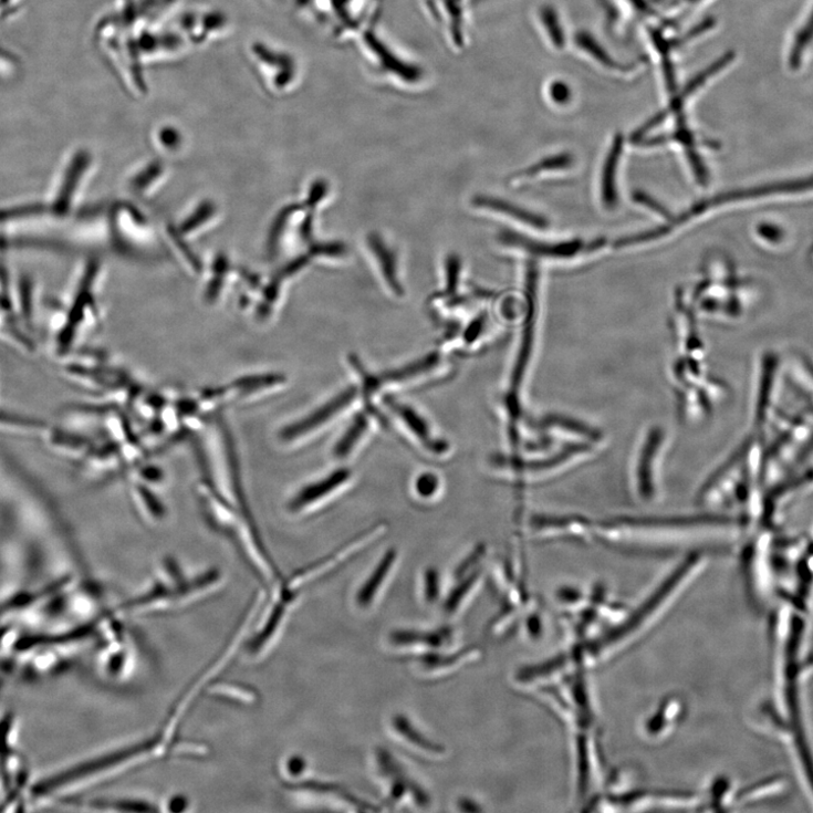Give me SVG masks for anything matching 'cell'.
Listing matches in <instances>:
<instances>
[{
	"instance_id": "6da1fadb",
	"label": "cell",
	"mask_w": 813,
	"mask_h": 813,
	"mask_svg": "<svg viewBox=\"0 0 813 813\" xmlns=\"http://www.w3.org/2000/svg\"><path fill=\"white\" fill-rule=\"evenodd\" d=\"M199 468L197 497L209 527L225 536L261 581L277 579L263 539L247 500L241 468L225 421L215 423L208 438L195 439Z\"/></svg>"
},
{
	"instance_id": "7a4b0ae2",
	"label": "cell",
	"mask_w": 813,
	"mask_h": 813,
	"mask_svg": "<svg viewBox=\"0 0 813 813\" xmlns=\"http://www.w3.org/2000/svg\"><path fill=\"white\" fill-rule=\"evenodd\" d=\"M357 396L358 393L355 388L341 393L327 404L284 427L280 432L281 441L285 445H296L313 436L314 431H317L346 410L356 400Z\"/></svg>"
},
{
	"instance_id": "3957f363",
	"label": "cell",
	"mask_w": 813,
	"mask_h": 813,
	"mask_svg": "<svg viewBox=\"0 0 813 813\" xmlns=\"http://www.w3.org/2000/svg\"><path fill=\"white\" fill-rule=\"evenodd\" d=\"M351 477L352 472L348 469H340L321 480L306 484L290 501L289 510L292 513H301L313 508L338 491L350 481Z\"/></svg>"
},
{
	"instance_id": "277c9868",
	"label": "cell",
	"mask_w": 813,
	"mask_h": 813,
	"mask_svg": "<svg viewBox=\"0 0 813 813\" xmlns=\"http://www.w3.org/2000/svg\"><path fill=\"white\" fill-rule=\"evenodd\" d=\"M389 407L400 418L405 426L413 432L426 448L436 454L446 451V445L431 438V432L426 420L411 407L395 400L388 402Z\"/></svg>"
},
{
	"instance_id": "5b68a950",
	"label": "cell",
	"mask_w": 813,
	"mask_h": 813,
	"mask_svg": "<svg viewBox=\"0 0 813 813\" xmlns=\"http://www.w3.org/2000/svg\"><path fill=\"white\" fill-rule=\"evenodd\" d=\"M368 429V420L365 415H358L338 440L334 454L340 458L347 457L358 445Z\"/></svg>"
},
{
	"instance_id": "8992f818",
	"label": "cell",
	"mask_w": 813,
	"mask_h": 813,
	"mask_svg": "<svg viewBox=\"0 0 813 813\" xmlns=\"http://www.w3.org/2000/svg\"><path fill=\"white\" fill-rule=\"evenodd\" d=\"M813 42V9L807 15L805 23L798 31L790 51V66L793 70L800 67L804 53Z\"/></svg>"
},
{
	"instance_id": "52a82bcc",
	"label": "cell",
	"mask_w": 813,
	"mask_h": 813,
	"mask_svg": "<svg viewBox=\"0 0 813 813\" xmlns=\"http://www.w3.org/2000/svg\"><path fill=\"white\" fill-rule=\"evenodd\" d=\"M394 562H395V553L390 552L386 555L383 562L378 564V566L375 569L372 576L365 583L363 590L359 593L361 603L363 604L368 603L373 598V594L376 592L377 587L382 585L383 582L385 581V577L390 571Z\"/></svg>"
},
{
	"instance_id": "ba28073f",
	"label": "cell",
	"mask_w": 813,
	"mask_h": 813,
	"mask_svg": "<svg viewBox=\"0 0 813 813\" xmlns=\"http://www.w3.org/2000/svg\"><path fill=\"white\" fill-rule=\"evenodd\" d=\"M621 148L622 144L619 140H617L613 149L611 152L606 171H605V178H604V197L605 201L608 205H613L616 200L615 190H614V176L616 175V167L618 165V157L621 155Z\"/></svg>"
},
{
	"instance_id": "9c48e42d",
	"label": "cell",
	"mask_w": 813,
	"mask_h": 813,
	"mask_svg": "<svg viewBox=\"0 0 813 813\" xmlns=\"http://www.w3.org/2000/svg\"><path fill=\"white\" fill-rule=\"evenodd\" d=\"M415 487L419 497L429 499L438 493L440 480L437 475L424 472L417 478Z\"/></svg>"
},
{
	"instance_id": "30bf717a",
	"label": "cell",
	"mask_w": 813,
	"mask_h": 813,
	"mask_svg": "<svg viewBox=\"0 0 813 813\" xmlns=\"http://www.w3.org/2000/svg\"><path fill=\"white\" fill-rule=\"evenodd\" d=\"M542 21H544L545 27L550 33L551 39L555 43L556 46L561 48L564 44V34L562 32L557 15L555 12L551 9L544 10L541 15Z\"/></svg>"
},
{
	"instance_id": "8fae6325",
	"label": "cell",
	"mask_w": 813,
	"mask_h": 813,
	"mask_svg": "<svg viewBox=\"0 0 813 813\" xmlns=\"http://www.w3.org/2000/svg\"><path fill=\"white\" fill-rule=\"evenodd\" d=\"M577 43L584 50L590 52L592 56L598 60L600 62L604 63L605 65L614 66L613 61L607 56V53H605L604 49L598 43H596L590 35L587 34L577 35Z\"/></svg>"
},
{
	"instance_id": "7c38bea8",
	"label": "cell",
	"mask_w": 813,
	"mask_h": 813,
	"mask_svg": "<svg viewBox=\"0 0 813 813\" xmlns=\"http://www.w3.org/2000/svg\"><path fill=\"white\" fill-rule=\"evenodd\" d=\"M41 209L38 206L33 207H25V208H19V209H11V210H2L0 211V222H6L14 219H19V217H24L33 213L40 212Z\"/></svg>"
},
{
	"instance_id": "4fadbf2b",
	"label": "cell",
	"mask_w": 813,
	"mask_h": 813,
	"mask_svg": "<svg viewBox=\"0 0 813 813\" xmlns=\"http://www.w3.org/2000/svg\"><path fill=\"white\" fill-rule=\"evenodd\" d=\"M551 95L555 102L565 103L569 101L570 91L563 83H556L551 88Z\"/></svg>"
},
{
	"instance_id": "5bb4252c",
	"label": "cell",
	"mask_w": 813,
	"mask_h": 813,
	"mask_svg": "<svg viewBox=\"0 0 813 813\" xmlns=\"http://www.w3.org/2000/svg\"><path fill=\"white\" fill-rule=\"evenodd\" d=\"M22 300L24 313L30 316L31 313V288L29 282L24 281L22 285Z\"/></svg>"
}]
</instances>
